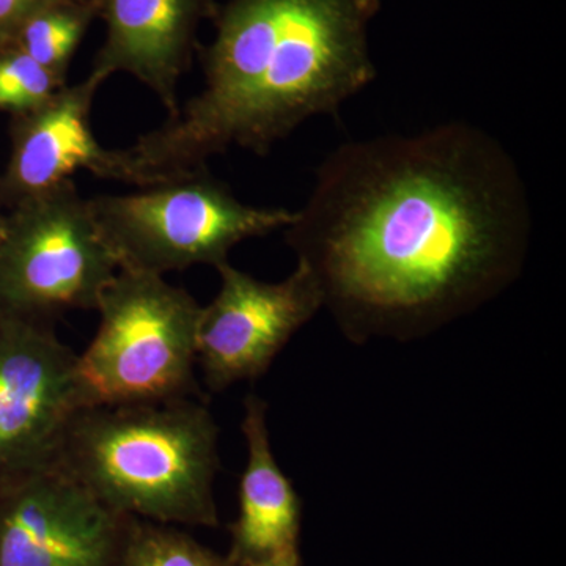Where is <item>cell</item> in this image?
Segmentation results:
<instances>
[{"instance_id":"ba28073f","label":"cell","mask_w":566,"mask_h":566,"mask_svg":"<svg viewBox=\"0 0 566 566\" xmlns=\"http://www.w3.org/2000/svg\"><path fill=\"white\" fill-rule=\"evenodd\" d=\"M132 516L57 464L0 483V566H117Z\"/></svg>"},{"instance_id":"9a60e30c","label":"cell","mask_w":566,"mask_h":566,"mask_svg":"<svg viewBox=\"0 0 566 566\" xmlns=\"http://www.w3.org/2000/svg\"><path fill=\"white\" fill-rule=\"evenodd\" d=\"M117 566H222L189 536L155 526H142L134 517Z\"/></svg>"},{"instance_id":"6da1fadb","label":"cell","mask_w":566,"mask_h":566,"mask_svg":"<svg viewBox=\"0 0 566 566\" xmlns=\"http://www.w3.org/2000/svg\"><path fill=\"white\" fill-rule=\"evenodd\" d=\"M523 174L468 122L338 145L285 241L346 340L412 342L501 296L523 274Z\"/></svg>"},{"instance_id":"52a82bcc","label":"cell","mask_w":566,"mask_h":566,"mask_svg":"<svg viewBox=\"0 0 566 566\" xmlns=\"http://www.w3.org/2000/svg\"><path fill=\"white\" fill-rule=\"evenodd\" d=\"M77 356L52 323L0 315V483L54 464L74 417L95 405Z\"/></svg>"},{"instance_id":"5b68a950","label":"cell","mask_w":566,"mask_h":566,"mask_svg":"<svg viewBox=\"0 0 566 566\" xmlns=\"http://www.w3.org/2000/svg\"><path fill=\"white\" fill-rule=\"evenodd\" d=\"M80 371L95 405L202 398L193 368L202 305L163 275L118 270L99 296Z\"/></svg>"},{"instance_id":"2e32d148","label":"cell","mask_w":566,"mask_h":566,"mask_svg":"<svg viewBox=\"0 0 566 566\" xmlns=\"http://www.w3.org/2000/svg\"><path fill=\"white\" fill-rule=\"evenodd\" d=\"M48 0H0V36H14L29 14Z\"/></svg>"},{"instance_id":"9c48e42d","label":"cell","mask_w":566,"mask_h":566,"mask_svg":"<svg viewBox=\"0 0 566 566\" xmlns=\"http://www.w3.org/2000/svg\"><path fill=\"white\" fill-rule=\"evenodd\" d=\"M200 314L197 364L212 392L266 374L294 334L323 308L318 283L301 264L285 281L263 282L230 262Z\"/></svg>"},{"instance_id":"8fae6325","label":"cell","mask_w":566,"mask_h":566,"mask_svg":"<svg viewBox=\"0 0 566 566\" xmlns=\"http://www.w3.org/2000/svg\"><path fill=\"white\" fill-rule=\"evenodd\" d=\"M106 22V41L92 74L106 81L128 73L177 114L178 82L191 61L197 28L214 13L212 0H93Z\"/></svg>"},{"instance_id":"e0dca14e","label":"cell","mask_w":566,"mask_h":566,"mask_svg":"<svg viewBox=\"0 0 566 566\" xmlns=\"http://www.w3.org/2000/svg\"><path fill=\"white\" fill-rule=\"evenodd\" d=\"M237 566H297V557L268 558V560L252 562V564Z\"/></svg>"},{"instance_id":"7a4b0ae2","label":"cell","mask_w":566,"mask_h":566,"mask_svg":"<svg viewBox=\"0 0 566 566\" xmlns=\"http://www.w3.org/2000/svg\"><path fill=\"white\" fill-rule=\"evenodd\" d=\"M378 0H232L203 54V91L128 148L148 186L230 147L268 155L308 118L337 115L376 77Z\"/></svg>"},{"instance_id":"4fadbf2b","label":"cell","mask_w":566,"mask_h":566,"mask_svg":"<svg viewBox=\"0 0 566 566\" xmlns=\"http://www.w3.org/2000/svg\"><path fill=\"white\" fill-rule=\"evenodd\" d=\"M96 18L93 0H48L25 18L14 33L18 50L62 80L74 52Z\"/></svg>"},{"instance_id":"8992f818","label":"cell","mask_w":566,"mask_h":566,"mask_svg":"<svg viewBox=\"0 0 566 566\" xmlns=\"http://www.w3.org/2000/svg\"><path fill=\"white\" fill-rule=\"evenodd\" d=\"M120 270L73 180L18 203L0 234V315L96 311Z\"/></svg>"},{"instance_id":"30bf717a","label":"cell","mask_w":566,"mask_h":566,"mask_svg":"<svg viewBox=\"0 0 566 566\" xmlns=\"http://www.w3.org/2000/svg\"><path fill=\"white\" fill-rule=\"evenodd\" d=\"M103 82L91 73L80 84H66L39 109L18 115L2 181V196L14 207L71 180L77 170L147 186L128 148H104L93 133V99Z\"/></svg>"},{"instance_id":"7c38bea8","label":"cell","mask_w":566,"mask_h":566,"mask_svg":"<svg viewBox=\"0 0 566 566\" xmlns=\"http://www.w3.org/2000/svg\"><path fill=\"white\" fill-rule=\"evenodd\" d=\"M268 405L259 395L244 401L248 463L240 482V516L233 528V556L240 565L297 557L301 504L275 461L268 430Z\"/></svg>"},{"instance_id":"277c9868","label":"cell","mask_w":566,"mask_h":566,"mask_svg":"<svg viewBox=\"0 0 566 566\" xmlns=\"http://www.w3.org/2000/svg\"><path fill=\"white\" fill-rule=\"evenodd\" d=\"M87 203L120 270L158 275L193 264L221 266L234 245L285 230L296 216L241 202L207 166Z\"/></svg>"},{"instance_id":"5bb4252c","label":"cell","mask_w":566,"mask_h":566,"mask_svg":"<svg viewBox=\"0 0 566 566\" xmlns=\"http://www.w3.org/2000/svg\"><path fill=\"white\" fill-rule=\"evenodd\" d=\"M66 80L41 66L25 52L13 50L0 54V112L24 115L50 102Z\"/></svg>"},{"instance_id":"3957f363","label":"cell","mask_w":566,"mask_h":566,"mask_svg":"<svg viewBox=\"0 0 566 566\" xmlns=\"http://www.w3.org/2000/svg\"><path fill=\"white\" fill-rule=\"evenodd\" d=\"M55 464L120 515L218 524L219 428L203 398L87 406L70 423Z\"/></svg>"},{"instance_id":"ac0fdd59","label":"cell","mask_w":566,"mask_h":566,"mask_svg":"<svg viewBox=\"0 0 566 566\" xmlns=\"http://www.w3.org/2000/svg\"><path fill=\"white\" fill-rule=\"evenodd\" d=\"M3 226H6V218L3 216H0V234L3 232Z\"/></svg>"}]
</instances>
